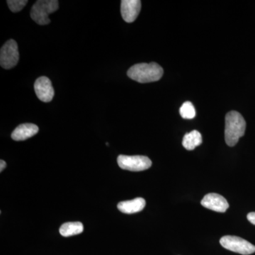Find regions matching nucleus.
Listing matches in <instances>:
<instances>
[{
	"label": "nucleus",
	"instance_id": "7",
	"mask_svg": "<svg viewBox=\"0 0 255 255\" xmlns=\"http://www.w3.org/2000/svg\"><path fill=\"white\" fill-rule=\"evenodd\" d=\"M34 90L37 97L42 102H51L54 97V89L50 79L47 77L37 79L34 84Z\"/></svg>",
	"mask_w": 255,
	"mask_h": 255
},
{
	"label": "nucleus",
	"instance_id": "6",
	"mask_svg": "<svg viewBox=\"0 0 255 255\" xmlns=\"http://www.w3.org/2000/svg\"><path fill=\"white\" fill-rule=\"evenodd\" d=\"M19 60L18 45L13 39L5 43L0 50V65L4 69H11L17 65Z\"/></svg>",
	"mask_w": 255,
	"mask_h": 255
},
{
	"label": "nucleus",
	"instance_id": "15",
	"mask_svg": "<svg viewBox=\"0 0 255 255\" xmlns=\"http://www.w3.org/2000/svg\"><path fill=\"white\" fill-rule=\"evenodd\" d=\"M8 6L12 12H18L23 9L28 3L27 0H8Z\"/></svg>",
	"mask_w": 255,
	"mask_h": 255
},
{
	"label": "nucleus",
	"instance_id": "11",
	"mask_svg": "<svg viewBox=\"0 0 255 255\" xmlns=\"http://www.w3.org/2000/svg\"><path fill=\"white\" fill-rule=\"evenodd\" d=\"M145 199L136 198L132 200L122 201L118 204V209L124 214H132L140 212L145 208Z\"/></svg>",
	"mask_w": 255,
	"mask_h": 255
},
{
	"label": "nucleus",
	"instance_id": "4",
	"mask_svg": "<svg viewBox=\"0 0 255 255\" xmlns=\"http://www.w3.org/2000/svg\"><path fill=\"white\" fill-rule=\"evenodd\" d=\"M225 249L234 252L238 254L249 255L255 253V246L250 242L238 236H223L220 241Z\"/></svg>",
	"mask_w": 255,
	"mask_h": 255
},
{
	"label": "nucleus",
	"instance_id": "8",
	"mask_svg": "<svg viewBox=\"0 0 255 255\" xmlns=\"http://www.w3.org/2000/svg\"><path fill=\"white\" fill-rule=\"evenodd\" d=\"M201 204L206 209L219 213H225L229 208L227 200L223 196L216 193L206 194L201 200Z\"/></svg>",
	"mask_w": 255,
	"mask_h": 255
},
{
	"label": "nucleus",
	"instance_id": "10",
	"mask_svg": "<svg viewBox=\"0 0 255 255\" xmlns=\"http://www.w3.org/2000/svg\"><path fill=\"white\" fill-rule=\"evenodd\" d=\"M38 127L33 124H23L15 128L11 133V138L16 141L27 140L38 133Z\"/></svg>",
	"mask_w": 255,
	"mask_h": 255
},
{
	"label": "nucleus",
	"instance_id": "3",
	"mask_svg": "<svg viewBox=\"0 0 255 255\" xmlns=\"http://www.w3.org/2000/svg\"><path fill=\"white\" fill-rule=\"evenodd\" d=\"M59 2L57 0H38L33 5L31 17L38 24H48L50 20L48 15L55 12L58 9Z\"/></svg>",
	"mask_w": 255,
	"mask_h": 255
},
{
	"label": "nucleus",
	"instance_id": "2",
	"mask_svg": "<svg viewBox=\"0 0 255 255\" xmlns=\"http://www.w3.org/2000/svg\"><path fill=\"white\" fill-rule=\"evenodd\" d=\"M246 122L243 116L236 111L228 112L226 117L225 140L228 146H235L245 135Z\"/></svg>",
	"mask_w": 255,
	"mask_h": 255
},
{
	"label": "nucleus",
	"instance_id": "17",
	"mask_svg": "<svg viewBox=\"0 0 255 255\" xmlns=\"http://www.w3.org/2000/svg\"><path fill=\"white\" fill-rule=\"evenodd\" d=\"M6 164L4 160L0 161V172H2L5 167H6Z\"/></svg>",
	"mask_w": 255,
	"mask_h": 255
},
{
	"label": "nucleus",
	"instance_id": "9",
	"mask_svg": "<svg viewBox=\"0 0 255 255\" xmlns=\"http://www.w3.org/2000/svg\"><path fill=\"white\" fill-rule=\"evenodd\" d=\"M141 9L140 0H123L121 4V12L124 21L132 23L136 19Z\"/></svg>",
	"mask_w": 255,
	"mask_h": 255
},
{
	"label": "nucleus",
	"instance_id": "5",
	"mask_svg": "<svg viewBox=\"0 0 255 255\" xmlns=\"http://www.w3.org/2000/svg\"><path fill=\"white\" fill-rule=\"evenodd\" d=\"M117 161L121 168L132 172L146 170L152 166V161L146 156L121 155Z\"/></svg>",
	"mask_w": 255,
	"mask_h": 255
},
{
	"label": "nucleus",
	"instance_id": "1",
	"mask_svg": "<svg viewBox=\"0 0 255 255\" xmlns=\"http://www.w3.org/2000/svg\"><path fill=\"white\" fill-rule=\"evenodd\" d=\"M163 69L156 63H139L132 65L127 72L128 76L140 83L158 81L163 75Z\"/></svg>",
	"mask_w": 255,
	"mask_h": 255
},
{
	"label": "nucleus",
	"instance_id": "12",
	"mask_svg": "<svg viewBox=\"0 0 255 255\" xmlns=\"http://www.w3.org/2000/svg\"><path fill=\"white\" fill-rule=\"evenodd\" d=\"M202 136L198 130H194L185 134L182 140V145L187 150H193L202 143Z\"/></svg>",
	"mask_w": 255,
	"mask_h": 255
},
{
	"label": "nucleus",
	"instance_id": "14",
	"mask_svg": "<svg viewBox=\"0 0 255 255\" xmlns=\"http://www.w3.org/2000/svg\"><path fill=\"white\" fill-rule=\"evenodd\" d=\"M179 113L183 119H192L196 117L195 108L190 102H186L183 104L179 110Z\"/></svg>",
	"mask_w": 255,
	"mask_h": 255
},
{
	"label": "nucleus",
	"instance_id": "16",
	"mask_svg": "<svg viewBox=\"0 0 255 255\" xmlns=\"http://www.w3.org/2000/svg\"><path fill=\"white\" fill-rule=\"evenodd\" d=\"M248 221L255 226V212L249 213L247 216Z\"/></svg>",
	"mask_w": 255,
	"mask_h": 255
},
{
	"label": "nucleus",
	"instance_id": "13",
	"mask_svg": "<svg viewBox=\"0 0 255 255\" xmlns=\"http://www.w3.org/2000/svg\"><path fill=\"white\" fill-rule=\"evenodd\" d=\"M84 226L80 222H69L62 225L60 228V233L63 237L76 236L83 232Z\"/></svg>",
	"mask_w": 255,
	"mask_h": 255
}]
</instances>
